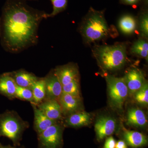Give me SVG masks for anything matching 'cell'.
I'll return each mask as SVG.
<instances>
[{
	"instance_id": "obj_24",
	"label": "cell",
	"mask_w": 148,
	"mask_h": 148,
	"mask_svg": "<svg viewBox=\"0 0 148 148\" xmlns=\"http://www.w3.org/2000/svg\"><path fill=\"white\" fill-rule=\"evenodd\" d=\"M62 92L80 97L79 79L74 80L68 84L63 86Z\"/></svg>"
},
{
	"instance_id": "obj_12",
	"label": "cell",
	"mask_w": 148,
	"mask_h": 148,
	"mask_svg": "<svg viewBox=\"0 0 148 148\" xmlns=\"http://www.w3.org/2000/svg\"><path fill=\"white\" fill-rule=\"evenodd\" d=\"M61 105L63 115L70 114L79 110L81 106V98L68 93L62 92L58 99Z\"/></svg>"
},
{
	"instance_id": "obj_4",
	"label": "cell",
	"mask_w": 148,
	"mask_h": 148,
	"mask_svg": "<svg viewBox=\"0 0 148 148\" xmlns=\"http://www.w3.org/2000/svg\"><path fill=\"white\" fill-rule=\"evenodd\" d=\"M29 126V123L22 119L15 111L6 110L0 114V137H6L14 143H17Z\"/></svg>"
},
{
	"instance_id": "obj_31",
	"label": "cell",
	"mask_w": 148,
	"mask_h": 148,
	"mask_svg": "<svg viewBox=\"0 0 148 148\" xmlns=\"http://www.w3.org/2000/svg\"><path fill=\"white\" fill-rule=\"evenodd\" d=\"M0 27H1V24H0Z\"/></svg>"
},
{
	"instance_id": "obj_27",
	"label": "cell",
	"mask_w": 148,
	"mask_h": 148,
	"mask_svg": "<svg viewBox=\"0 0 148 148\" xmlns=\"http://www.w3.org/2000/svg\"><path fill=\"white\" fill-rule=\"evenodd\" d=\"M116 144L115 140L113 137L111 136L106 139L104 148H115Z\"/></svg>"
},
{
	"instance_id": "obj_30",
	"label": "cell",
	"mask_w": 148,
	"mask_h": 148,
	"mask_svg": "<svg viewBox=\"0 0 148 148\" xmlns=\"http://www.w3.org/2000/svg\"><path fill=\"white\" fill-rule=\"evenodd\" d=\"M0 148H15L12 147H10L9 146H4L3 145L0 144Z\"/></svg>"
},
{
	"instance_id": "obj_21",
	"label": "cell",
	"mask_w": 148,
	"mask_h": 148,
	"mask_svg": "<svg viewBox=\"0 0 148 148\" xmlns=\"http://www.w3.org/2000/svg\"><path fill=\"white\" fill-rule=\"evenodd\" d=\"M130 51L134 55L148 60V43L144 40L140 39L132 45Z\"/></svg>"
},
{
	"instance_id": "obj_29",
	"label": "cell",
	"mask_w": 148,
	"mask_h": 148,
	"mask_svg": "<svg viewBox=\"0 0 148 148\" xmlns=\"http://www.w3.org/2000/svg\"><path fill=\"white\" fill-rule=\"evenodd\" d=\"M139 0H123L125 3L127 4L132 5L138 2Z\"/></svg>"
},
{
	"instance_id": "obj_14",
	"label": "cell",
	"mask_w": 148,
	"mask_h": 148,
	"mask_svg": "<svg viewBox=\"0 0 148 148\" xmlns=\"http://www.w3.org/2000/svg\"><path fill=\"white\" fill-rule=\"evenodd\" d=\"M32 105L34 115V127L38 134L41 133L51 125L58 123V121L49 118L38 108L36 105L34 104Z\"/></svg>"
},
{
	"instance_id": "obj_11",
	"label": "cell",
	"mask_w": 148,
	"mask_h": 148,
	"mask_svg": "<svg viewBox=\"0 0 148 148\" xmlns=\"http://www.w3.org/2000/svg\"><path fill=\"white\" fill-rule=\"evenodd\" d=\"M54 71L62 86L74 80L79 79L78 69L74 64H69L59 66Z\"/></svg>"
},
{
	"instance_id": "obj_10",
	"label": "cell",
	"mask_w": 148,
	"mask_h": 148,
	"mask_svg": "<svg viewBox=\"0 0 148 148\" xmlns=\"http://www.w3.org/2000/svg\"><path fill=\"white\" fill-rule=\"evenodd\" d=\"M49 118L58 121L63 118L60 103L56 100H44L37 106Z\"/></svg>"
},
{
	"instance_id": "obj_1",
	"label": "cell",
	"mask_w": 148,
	"mask_h": 148,
	"mask_svg": "<svg viewBox=\"0 0 148 148\" xmlns=\"http://www.w3.org/2000/svg\"><path fill=\"white\" fill-rule=\"evenodd\" d=\"M40 18L23 8L12 6L3 21L4 42L8 49L18 51L34 43Z\"/></svg>"
},
{
	"instance_id": "obj_25",
	"label": "cell",
	"mask_w": 148,
	"mask_h": 148,
	"mask_svg": "<svg viewBox=\"0 0 148 148\" xmlns=\"http://www.w3.org/2000/svg\"><path fill=\"white\" fill-rule=\"evenodd\" d=\"M53 6V11L51 16H54L65 9L67 4V0H51Z\"/></svg>"
},
{
	"instance_id": "obj_28",
	"label": "cell",
	"mask_w": 148,
	"mask_h": 148,
	"mask_svg": "<svg viewBox=\"0 0 148 148\" xmlns=\"http://www.w3.org/2000/svg\"><path fill=\"white\" fill-rule=\"evenodd\" d=\"M115 148H127V146L124 141L119 140L116 144Z\"/></svg>"
},
{
	"instance_id": "obj_22",
	"label": "cell",
	"mask_w": 148,
	"mask_h": 148,
	"mask_svg": "<svg viewBox=\"0 0 148 148\" xmlns=\"http://www.w3.org/2000/svg\"><path fill=\"white\" fill-rule=\"evenodd\" d=\"M15 98L29 101L32 104H34L33 92L31 88L16 86Z\"/></svg>"
},
{
	"instance_id": "obj_6",
	"label": "cell",
	"mask_w": 148,
	"mask_h": 148,
	"mask_svg": "<svg viewBox=\"0 0 148 148\" xmlns=\"http://www.w3.org/2000/svg\"><path fill=\"white\" fill-rule=\"evenodd\" d=\"M63 127L58 123L51 125L38 134L41 148H60L62 143Z\"/></svg>"
},
{
	"instance_id": "obj_26",
	"label": "cell",
	"mask_w": 148,
	"mask_h": 148,
	"mask_svg": "<svg viewBox=\"0 0 148 148\" xmlns=\"http://www.w3.org/2000/svg\"><path fill=\"white\" fill-rule=\"evenodd\" d=\"M140 32L142 36L147 38L148 36V16L147 14L141 17L140 22Z\"/></svg>"
},
{
	"instance_id": "obj_19",
	"label": "cell",
	"mask_w": 148,
	"mask_h": 148,
	"mask_svg": "<svg viewBox=\"0 0 148 148\" xmlns=\"http://www.w3.org/2000/svg\"><path fill=\"white\" fill-rule=\"evenodd\" d=\"M34 96V105H37L41 103L45 97L46 90L44 79L39 78L32 85L31 88Z\"/></svg>"
},
{
	"instance_id": "obj_9",
	"label": "cell",
	"mask_w": 148,
	"mask_h": 148,
	"mask_svg": "<svg viewBox=\"0 0 148 148\" xmlns=\"http://www.w3.org/2000/svg\"><path fill=\"white\" fill-rule=\"evenodd\" d=\"M123 78L128 88V93L132 95L140 90L146 82L143 72L137 69L127 71Z\"/></svg>"
},
{
	"instance_id": "obj_20",
	"label": "cell",
	"mask_w": 148,
	"mask_h": 148,
	"mask_svg": "<svg viewBox=\"0 0 148 148\" xmlns=\"http://www.w3.org/2000/svg\"><path fill=\"white\" fill-rule=\"evenodd\" d=\"M120 30L125 34H131L135 32L137 27V22L133 16L125 15L122 16L119 22Z\"/></svg>"
},
{
	"instance_id": "obj_7",
	"label": "cell",
	"mask_w": 148,
	"mask_h": 148,
	"mask_svg": "<svg viewBox=\"0 0 148 148\" xmlns=\"http://www.w3.org/2000/svg\"><path fill=\"white\" fill-rule=\"evenodd\" d=\"M115 120L109 116H101L96 120L95 130L97 140H102L114 132L116 129Z\"/></svg>"
},
{
	"instance_id": "obj_3",
	"label": "cell",
	"mask_w": 148,
	"mask_h": 148,
	"mask_svg": "<svg viewBox=\"0 0 148 148\" xmlns=\"http://www.w3.org/2000/svg\"><path fill=\"white\" fill-rule=\"evenodd\" d=\"M108 26L103 14L93 12L84 20L80 32L88 43L98 41L106 38L109 34Z\"/></svg>"
},
{
	"instance_id": "obj_8",
	"label": "cell",
	"mask_w": 148,
	"mask_h": 148,
	"mask_svg": "<svg viewBox=\"0 0 148 148\" xmlns=\"http://www.w3.org/2000/svg\"><path fill=\"white\" fill-rule=\"evenodd\" d=\"M44 79L45 82L46 90L44 100L58 101L62 93V85L54 70L50 72Z\"/></svg>"
},
{
	"instance_id": "obj_18",
	"label": "cell",
	"mask_w": 148,
	"mask_h": 148,
	"mask_svg": "<svg viewBox=\"0 0 148 148\" xmlns=\"http://www.w3.org/2000/svg\"><path fill=\"white\" fill-rule=\"evenodd\" d=\"M127 123L136 127H145L147 123V119L143 111L138 108H132L127 111Z\"/></svg>"
},
{
	"instance_id": "obj_5",
	"label": "cell",
	"mask_w": 148,
	"mask_h": 148,
	"mask_svg": "<svg viewBox=\"0 0 148 148\" xmlns=\"http://www.w3.org/2000/svg\"><path fill=\"white\" fill-rule=\"evenodd\" d=\"M106 79L111 105L114 109L121 110L128 94L124 78L108 75L106 76Z\"/></svg>"
},
{
	"instance_id": "obj_23",
	"label": "cell",
	"mask_w": 148,
	"mask_h": 148,
	"mask_svg": "<svg viewBox=\"0 0 148 148\" xmlns=\"http://www.w3.org/2000/svg\"><path fill=\"white\" fill-rule=\"evenodd\" d=\"M134 95L135 100L139 104L145 106L148 105V86L147 82L140 90L135 92Z\"/></svg>"
},
{
	"instance_id": "obj_13",
	"label": "cell",
	"mask_w": 148,
	"mask_h": 148,
	"mask_svg": "<svg viewBox=\"0 0 148 148\" xmlns=\"http://www.w3.org/2000/svg\"><path fill=\"white\" fill-rule=\"evenodd\" d=\"M16 86L11 73L0 75V95L10 100L15 99Z\"/></svg>"
},
{
	"instance_id": "obj_17",
	"label": "cell",
	"mask_w": 148,
	"mask_h": 148,
	"mask_svg": "<svg viewBox=\"0 0 148 148\" xmlns=\"http://www.w3.org/2000/svg\"><path fill=\"white\" fill-rule=\"evenodd\" d=\"M123 136L127 145L132 148L140 147L145 145L147 143L146 136L138 131L127 130L124 128Z\"/></svg>"
},
{
	"instance_id": "obj_2",
	"label": "cell",
	"mask_w": 148,
	"mask_h": 148,
	"mask_svg": "<svg viewBox=\"0 0 148 148\" xmlns=\"http://www.w3.org/2000/svg\"><path fill=\"white\" fill-rule=\"evenodd\" d=\"M94 54L102 69L106 71H117L125 63L126 47L123 44L101 46L95 48Z\"/></svg>"
},
{
	"instance_id": "obj_15",
	"label": "cell",
	"mask_w": 148,
	"mask_h": 148,
	"mask_svg": "<svg viewBox=\"0 0 148 148\" xmlns=\"http://www.w3.org/2000/svg\"><path fill=\"white\" fill-rule=\"evenodd\" d=\"M91 120L92 117L90 113L78 111L68 115L65 120V123L70 127H79L88 125Z\"/></svg>"
},
{
	"instance_id": "obj_16",
	"label": "cell",
	"mask_w": 148,
	"mask_h": 148,
	"mask_svg": "<svg viewBox=\"0 0 148 148\" xmlns=\"http://www.w3.org/2000/svg\"><path fill=\"white\" fill-rule=\"evenodd\" d=\"M16 85L20 87L31 88L32 85L38 78L32 73L24 70L11 73Z\"/></svg>"
}]
</instances>
